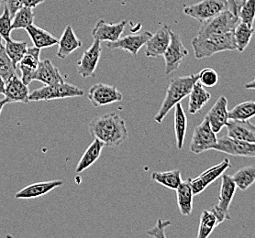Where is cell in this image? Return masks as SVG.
I'll use <instances>...</instances> for the list:
<instances>
[{
    "label": "cell",
    "instance_id": "obj_31",
    "mask_svg": "<svg viewBox=\"0 0 255 238\" xmlns=\"http://www.w3.org/2000/svg\"><path fill=\"white\" fill-rule=\"evenodd\" d=\"M254 32H255L254 27H249L246 24L240 22L236 26V28L233 31V35H234L237 51L241 53L244 52L246 47L249 45L252 37L254 35Z\"/></svg>",
    "mask_w": 255,
    "mask_h": 238
},
{
    "label": "cell",
    "instance_id": "obj_37",
    "mask_svg": "<svg viewBox=\"0 0 255 238\" xmlns=\"http://www.w3.org/2000/svg\"><path fill=\"white\" fill-rule=\"evenodd\" d=\"M255 15V0H247L239 12L240 22L246 24L249 27L254 26Z\"/></svg>",
    "mask_w": 255,
    "mask_h": 238
},
{
    "label": "cell",
    "instance_id": "obj_33",
    "mask_svg": "<svg viewBox=\"0 0 255 238\" xmlns=\"http://www.w3.org/2000/svg\"><path fill=\"white\" fill-rule=\"evenodd\" d=\"M218 226H219V223L214 214L212 213V211L205 210L200 215L197 238H209Z\"/></svg>",
    "mask_w": 255,
    "mask_h": 238
},
{
    "label": "cell",
    "instance_id": "obj_12",
    "mask_svg": "<svg viewBox=\"0 0 255 238\" xmlns=\"http://www.w3.org/2000/svg\"><path fill=\"white\" fill-rule=\"evenodd\" d=\"M213 150L236 157H255V143L235 140L229 136L218 139Z\"/></svg>",
    "mask_w": 255,
    "mask_h": 238
},
{
    "label": "cell",
    "instance_id": "obj_18",
    "mask_svg": "<svg viewBox=\"0 0 255 238\" xmlns=\"http://www.w3.org/2000/svg\"><path fill=\"white\" fill-rule=\"evenodd\" d=\"M5 99L9 103H29V86L26 85L21 79L14 75L10 79L6 81L5 86Z\"/></svg>",
    "mask_w": 255,
    "mask_h": 238
},
{
    "label": "cell",
    "instance_id": "obj_27",
    "mask_svg": "<svg viewBox=\"0 0 255 238\" xmlns=\"http://www.w3.org/2000/svg\"><path fill=\"white\" fill-rule=\"evenodd\" d=\"M177 196V204L179 207L180 214L184 216H189L193 211V198L191 187L188 181H182L175 190Z\"/></svg>",
    "mask_w": 255,
    "mask_h": 238
},
{
    "label": "cell",
    "instance_id": "obj_21",
    "mask_svg": "<svg viewBox=\"0 0 255 238\" xmlns=\"http://www.w3.org/2000/svg\"><path fill=\"white\" fill-rule=\"evenodd\" d=\"M33 81H39L45 85L64 82V77L51 60L41 61L33 76Z\"/></svg>",
    "mask_w": 255,
    "mask_h": 238
},
{
    "label": "cell",
    "instance_id": "obj_22",
    "mask_svg": "<svg viewBox=\"0 0 255 238\" xmlns=\"http://www.w3.org/2000/svg\"><path fill=\"white\" fill-rule=\"evenodd\" d=\"M63 184H64V182L62 180H50V181L36 182L33 184L24 187L23 189L18 191L14 195V197L16 199H24V200L41 197Z\"/></svg>",
    "mask_w": 255,
    "mask_h": 238
},
{
    "label": "cell",
    "instance_id": "obj_3",
    "mask_svg": "<svg viewBox=\"0 0 255 238\" xmlns=\"http://www.w3.org/2000/svg\"><path fill=\"white\" fill-rule=\"evenodd\" d=\"M192 47L195 57L197 60H202L211 57L216 53L235 51L236 43L232 31L220 35L196 36L192 41Z\"/></svg>",
    "mask_w": 255,
    "mask_h": 238
},
{
    "label": "cell",
    "instance_id": "obj_20",
    "mask_svg": "<svg viewBox=\"0 0 255 238\" xmlns=\"http://www.w3.org/2000/svg\"><path fill=\"white\" fill-rule=\"evenodd\" d=\"M227 133L235 140L255 143V126L249 120L229 119L226 126Z\"/></svg>",
    "mask_w": 255,
    "mask_h": 238
},
{
    "label": "cell",
    "instance_id": "obj_41",
    "mask_svg": "<svg viewBox=\"0 0 255 238\" xmlns=\"http://www.w3.org/2000/svg\"><path fill=\"white\" fill-rule=\"evenodd\" d=\"M246 1L247 0H227L228 9L235 16H238L239 12Z\"/></svg>",
    "mask_w": 255,
    "mask_h": 238
},
{
    "label": "cell",
    "instance_id": "obj_14",
    "mask_svg": "<svg viewBox=\"0 0 255 238\" xmlns=\"http://www.w3.org/2000/svg\"><path fill=\"white\" fill-rule=\"evenodd\" d=\"M128 23V19H124L118 23H107L103 19H100L92 29V37L94 40H97L100 42H113L118 41L122 37Z\"/></svg>",
    "mask_w": 255,
    "mask_h": 238
},
{
    "label": "cell",
    "instance_id": "obj_32",
    "mask_svg": "<svg viewBox=\"0 0 255 238\" xmlns=\"http://www.w3.org/2000/svg\"><path fill=\"white\" fill-rule=\"evenodd\" d=\"M34 23V11L32 8L21 6L12 17L11 29H26Z\"/></svg>",
    "mask_w": 255,
    "mask_h": 238
},
{
    "label": "cell",
    "instance_id": "obj_34",
    "mask_svg": "<svg viewBox=\"0 0 255 238\" xmlns=\"http://www.w3.org/2000/svg\"><path fill=\"white\" fill-rule=\"evenodd\" d=\"M255 115V103L247 101L236 105L228 112V118L232 120H249Z\"/></svg>",
    "mask_w": 255,
    "mask_h": 238
},
{
    "label": "cell",
    "instance_id": "obj_23",
    "mask_svg": "<svg viewBox=\"0 0 255 238\" xmlns=\"http://www.w3.org/2000/svg\"><path fill=\"white\" fill-rule=\"evenodd\" d=\"M82 46L83 42L78 39L72 26L68 25L58 40V52L56 55L58 58L64 60Z\"/></svg>",
    "mask_w": 255,
    "mask_h": 238
},
{
    "label": "cell",
    "instance_id": "obj_2",
    "mask_svg": "<svg viewBox=\"0 0 255 238\" xmlns=\"http://www.w3.org/2000/svg\"><path fill=\"white\" fill-rule=\"evenodd\" d=\"M197 75H189L177 76L170 81L164 100L156 116H154L155 122L161 124L169 112L174 108V105L189 95L193 85L197 81Z\"/></svg>",
    "mask_w": 255,
    "mask_h": 238
},
{
    "label": "cell",
    "instance_id": "obj_4",
    "mask_svg": "<svg viewBox=\"0 0 255 238\" xmlns=\"http://www.w3.org/2000/svg\"><path fill=\"white\" fill-rule=\"evenodd\" d=\"M85 91L68 82H61L52 85H44L29 93V101H51L56 99L82 97Z\"/></svg>",
    "mask_w": 255,
    "mask_h": 238
},
{
    "label": "cell",
    "instance_id": "obj_16",
    "mask_svg": "<svg viewBox=\"0 0 255 238\" xmlns=\"http://www.w3.org/2000/svg\"><path fill=\"white\" fill-rule=\"evenodd\" d=\"M170 29L169 26L163 25L155 33L151 34L145 44V55L147 57L158 58L163 55L170 41Z\"/></svg>",
    "mask_w": 255,
    "mask_h": 238
},
{
    "label": "cell",
    "instance_id": "obj_36",
    "mask_svg": "<svg viewBox=\"0 0 255 238\" xmlns=\"http://www.w3.org/2000/svg\"><path fill=\"white\" fill-rule=\"evenodd\" d=\"M14 75H17V67L6 54L4 45H2L0 48V76L6 81Z\"/></svg>",
    "mask_w": 255,
    "mask_h": 238
},
{
    "label": "cell",
    "instance_id": "obj_43",
    "mask_svg": "<svg viewBox=\"0 0 255 238\" xmlns=\"http://www.w3.org/2000/svg\"><path fill=\"white\" fill-rule=\"evenodd\" d=\"M46 0H22V6L34 9L35 7L44 3Z\"/></svg>",
    "mask_w": 255,
    "mask_h": 238
},
{
    "label": "cell",
    "instance_id": "obj_42",
    "mask_svg": "<svg viewBox=\"0 0 255 238\" xmlns=\"http://www.w3.org/2000/svg\"><path fill=\"white\" fill-rule=\"evenodd\" d=\"M5 6L7 7L9 10V13L13 17L15 12L17 11L18 8H20L22 6V0H5Z\"/></svg>",
    "mask_w": 255,
    "mask_h": 238
},
{
    "label": "cell",
    "instance_id": "obj_8",
    "mask_svg": "<svg viewBox=\"0 0 255 238\" xmlns=\"http://www.w3.org/2000/svg\"><path fill=\"white\" fill-rule=\"evenodd\" d=\"M237 187L233 182L232 177L229 175H223L221 177V192L219 203L215 205L211 209L212 213L214 214L219 225L223 221L230 220L231 215L229 213L230 206L232 202V199L235 195Z\"/></svg>",
    "mask_w": 255,
    "mask_h": 238
},
{
    "label": "cell",
    "instance_id": "obj_1",
    "mask_svg": "<svg viewBox=\"0 0 255 238\" xmlns=\"http://www.w3.org/2000/svg\"><path fill=\"white\" fill-rule=\"evenodd\" d=\"M89 133L104 147L115 149L122 145L128 137L124 119L116 112L95 117L88 125Z\"/></svg>",
    "mask_w": 255,
    "mask_h": 238
},
{
    "label": "cell",
    "instance_id": "obj_28",
    "mask_svg": "<svg viewBox=\"0 0 255 238\" xmlns=\"http://www.w3.org/2000/svg\"><path fill=\"white\" fill-rule=\"evenodd\" d=\"M174 133L177 149L181 151L184 147L187 129V117L186 113L180 103L174 105Z\"/></svg>",
    "mask_w": 255,
    "mask_h": 238
},
{
    "label": "cell",
    "instance_id": "obj_26",
    "mask_svg": "<svg viewBox=\"0 0 255 238\" xmlns=\"http://www.w3.org/2000/svg\"><path fill=\"white\" fill-rule=\"evenodd\" d=\"M103 148H104L103 143L99 140L95 139L93 142L87 148V151H85V153L83 154L80 160L77 163L76 168V173L79 174L87 168L91 167L94 163L99 159Z\"/></svg>",
    "mask_w": 255,
    "mask_h": 238
},
{
    "label": "cell",
    "instance_id": "obj_29",
    "mask_svg": "<svg viewBox=\"0 0 255 238\" xmlns=\"http://www.w3.org/2000/svg\"><path fill=\"white\" fill-rule=\"evenodd\" d=\"M151 180L167 188L170 190L175 191L177 187L183 181L181 172L178 169L169 170V171H154L151 176Z\"/></svg>",
    "mask_w": 255,
    "mask_h": 238
},
{
    "label": "cell",
    "instance_id": "obj_40",
    "mask_svg": "<svg viewBox=\"0 0 255 238\" xmlns=\"http://www.w3.org/2000/svg\"><path fill=\"white\" fill-rule=\"evenodd\" d=\"M171 225H172V222H171V221H163L159 219V220L157 221L156 226L153 227V228H151V229L147 230L146 233H147V235H148L149 237H151V238H166V235H165V233H164V229H165V227H169V226H171Z\"/></svg>",
    "mask_w": 255,
    "mask_h": 238
},
{
    "label": "cell",
    "instance_id": "obj_9",
    "mask_svg": "<svg viewBox=\"0 0 255 238\" xmlns=\"http://www.w3.org/2000/svg\"><path fill=\"white\" fill-rule=\"evenodd\" d=\"M218 138L209 125V120L204 117L203 121L195 128L192 135L190 151L194 154H200L205 151L213 150Z\"/></svg>",
    "mask_w": 255,
    "mask_h": 238
},
{
    "label": "cell",
    "instance_id": "obj_46",
    "mask_svg": "<svg viewBox=\"0 0 255 238\" xmlns=\"http://www.w3.org/2000/svg\"><path fill=\"white\" fill-rule=\"evenodd\" d=\"M7 104V102H6V99H2V100H0V115H1V113H2V111H3V108H4V106Z\"/></svg>",
    "mask_w": 255,
    "mask_h": 238
},
{
    "label": "cell",
    "instance_id": "obj_19",
    "mask_svg": "<svg viewBox=\"0 0 255 238\" xmlns=\"http://www.w3.org/2000/svg\"><path fill=\"white\" fill-rule=\"evenodd\" d=\"M228 112V99L221 95L205 116L215 133L221 132V129L226 126L229 120Z\"/></svg>",
    "mask_w": 255,
    "mask_h": 238
},
{
    "label": "cell",
    "instance_id": "obj_48",
    "mask_svg": "<svg viewBox=\"0 0 255 238\" xmlns=\"http://www.w3.org/2000/svg\"><path fill=\"white\" fill-rule=\"evenodd\" d=\"M1 2H2V0H0V6H1Z\"/></svg>",
    "mask_w": 255,
    "mask_h": 238
},
{
    "label": "cell",
    "instance_id": "obj_17",
    "mask_svg": "<svg viewBox=\"0 0 255 238\" xmlns=\"http://www.w3.org/2000/svg\"><path fill=\"white\" fill-rule=\"evenodd\" d=\"M40 54V49L34 46L28 47L27 53L17 64L18 69L20 71V79L28 86L31 81H33L35 72L41 62Z\"/></svg>",
    "mask_w": 255,
    "mask_h": 238
},
{
    "label": "cell",
    "instance_id": "obj_24",
    "mask_svg": "<svg viewBox=\"0 0 255 238\" xmlns=\"http://www.w3.org/2000/svg\"><path fill=\"white\" fill-rule=\"evenodd\" d=\"M25 29L33 43V46L40 50L58 44L57 38H55L45 29L38 27L34 23L29 25Z\"/></svg>",
    "mask_w": 255,
    "mask_h": 238
},
{
    "label": "cell",
    "instance_id": "obj_35",
    "mask_svg": "<svg viewBox=\"0 0 255 238\" xmlns=\"http://www.w3.org/2000/svg\"><path fill=\"white\" fill-rule=\"evenodd\" d=\"M5 51L8 57L10 58L13 64L17 67V64L23 58L24 55L27 53V43L25 41H16L13 40L6 41L4 45Z\"/></svg>",
    "mask_w": 255,
    "mask_h": 238
},
{
    "label": "cell",
    "instance_id": "obj_15",
    "mask_svg": "<svg viewBox=\"0 0 255 238\" xmlns=\"http://www.w3.org/2000/svg\"><path fill=\"white\" fill-rule=\"evenodd\" d=\"M152 33L150 31H145L139 34H130L120 38L118 41L108 42L107 47L111 50L121 49L130 53L132 56H136L139 50L144 46L146 42L151 38Z\"/></svg>",
    "mask_w": 255,
    "mask_h": 238
},
{
    "label": "cell",
    "instance_id": "obj_39",
    "mask_svg": "<svg viewBox=\"0 0 255 238\" xmlns=\"http://www.w3.org/2000/svg\"><path fill=\"white\" fill-rule=\"evenodd\" d=\"M12 17L6 6H4V11L0 16V36L3 41H7L11 40Z\"/></svg>",
    "mask_w": 255,
    "mask_h": 238
},
{
    "label": "cell",
    "instance_id": "obj_13",
    "mask_svg": "<svg viewBox=\"0 0 255 238\" xmlns=\"http://www.w3.org/2000/svg\"><path fill=\"white\" fill-rule=\"evenodd\" d=\"M101 42L94 40L91 46L83 53L81 59L77 62V73L83 78L95 76L99 60L101 57Z\"/></svg>",
    "mask_w": 255,
    "mask_h": 238
},
{
    "label": "cell",
    "instance_id": "obj_10",
    "mask_svg": "<svg viewBox=\"0 0 255 238\" xmlns=\"http://www.w3.org/2000/svg\"><path fill=\"white\" fill-rule=\"evenodd\" d=\"M232 167L230 159H224L221 163L215 165L209 169L205 170L199 176L192 179H187L189 185L191 187L192 192L194 195L200 194L204 192L211 183L218 180L221 175L226 171L228 168Z\"/></svg>",
    "mask_w": 255,
    "mask_h": 238
},
{
    "label": "cell",
    "instance_id": "obj_45",
    "mask_svg": "<svg viewBox=\"0 0 255 238\" xmlns=\"http://www.w3.org/2000/svg\"><path fill=\"white\" fill-rule=\"evenodd\" d=\"M255 81H252L251 82L246 83V84H245V89H248V90L250 89V90H253V91H254L255 86Z\"/></svg>",
    "mask_w": 255,
    "mask_h": 238
},
{
    "label": "cell",
    "instance_id": "obj_5",
    "mask_svg": "<svg viewBox=\"0 0 255 238\" xmlns=\"http://www.w3.org/2000/svg\"><path fill=\"white\" fill-rule=\"evenodd\" d=\"M240 23L238 16L232 14L229 9H226L215 16L214 18L202 23L198 31V37H206L209 35H220L234 31L236 26Z\"/></svg>",
    "mask_w": 255,
    "mask_h": 238
},
{
    "label": "cell",
    "instance_id": "obj_7",
    "mask_svg": "<svg viewBox=\"0 0 255 238\" xmlns=\"http://www.w3.org/2000/svg\"><path fill=\"white\" fill-rule=\"evenodd\" d=\"M187 55L188 51L181 41L180 36L170 29V41L162 55L165 62V76H169L178 70L180 64Z\"/></svg>",
    "mask_w": 255,
    "mask_h": 238
},
{
    "label": "cell",
    "instance_id": "obj_44",
    "mask_svg": "<svg viewBox=\"0 0 255 238\" xmlns=\"http://www.w3.org/2000/svg\"><path fill=\"white\" fill-rule=\"evenodd\" d=\"M5 86H6V81L0 76V94H4L5 93Z\"/></svg>",
    "mask_w": 255,
    "mask_h": 238
},
{
    "label": "cell",
    "instance_id": "obj_11",
    "mask_svg": "<svg viewBox=\"0 0 255 238\" xmlns=\"http://www.w3.org/2000/svg\"><path fill=\"white\" fill-rule=\"evenodd\" d=\"M87 97L95 107L111 105L122 100V94L116 86L98 82L89 88Z\"/></svg>",
    "mask_w": 255,
    "mask_h": 238
},
{
    "label": "cell",
    "instance_id": "obj_47",
    "mask_svg": "<svg viewBox=\"0 0 255 238\" xmlns=\"http://www.w3.org/2000/svg\"><path fill=\"white\" fill-rule=\"evenodd\" d=\"M3 45V39L1 38V36H0V48H1V46Z\"/></svg>",
    "mask_w": 255,
    "mask_h": 238
},
{
    "label": "cell",
    "instance_id": "obj_25",
    "mask_svg": "<svg viewBox=\"0 0 255 238\" xmlns=\"http://www.w3.org/2000/svg\"><path fill=\"white\" fill-rule=\"evenodd\" d=\"M211 98V94L205 89L203 85L197 81L192 88L189 93V102H188V111L189 114L195 115L201 110L205 105L208 104Z\"/></svg>",
    "mask_w": 255,
    "mask_h": 238
},
{
    "label": "cell",
    "instance_id": "obj_30",
    "mask_svg": "<svg viewBox=\"0 0 255 238\" xmlns=\"http://www.w3.org/2000/svg\"><path fill=\"white\" fill-rule=\"evenodd\" d=\"M231 177L238 189L242 191H246L255 183V166L252 165V166L241 168L235 174L232 175Z\"/></svg>",
    "mask_w": 255,
    "mask_h": 238
},
{
    "label": "cell",
    "instance_id": "obj_38",
    "mask_svg": "<svg viewBox=\"0 0 255 238\" xmlns=\"http://www.w3.org/2000/svg\"><path fill=\"white\" fill-rule=\"evenodd\" d=\"M197 81H199L204 87H214L220 81L219 75L212 68H205L203 70L200 71L197 74Z\"/></svg>",
    "mask_w": 255,
    "mask_h": 238
},
{
    "label": "cell",
    "instance_id": "obj_6",
    "mask_svg": "<svg viewBox=\"0 0 255 238\" xmlns=\"http://www.w3.org/2000/svg\"><path fill=\"white\" fill-rule=\"evenodd\" d=\"M226 9H228L227 0H202L194 5L185 6L183 12L200 23H203Z\"/></svg>",
    "mask_w": 255,
    "mask_h": 238
}]
</instances>
